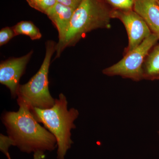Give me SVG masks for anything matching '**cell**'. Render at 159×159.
Returning a JSON list of instances; mask_svg holds the SVG:
<instances>
[{
	"label": "cell",
	"mask_w": 159,
	"mask_h": 159,
	"mask_svg": "<svg viewBox=\"0 0 159 159\" xmlns=\"http://www.w3.org/2000/svg\"><path fill=\"white\" fill-rule=\"evenodd\" d=\"M17 101L18 111L6 112L2 117L8 136L15 146L27 153L54 150L57 146L55 137L40 125L24 101Z\"/></svg>",
	"instance_id": "6da1fadb"
},
{
	"label": "cell",
	"mask_w": 159,
	"mask_h": 159,
	"mask_svg": "<svg viewBox=\"0 0 159 159\" xmlns=\"http://www.w3.org/2000/svg\"><path fill=\"white\" fill-rule=\"evenodd\" d=\"M111 11L104 0H82L74 11L65 39L57 44L56 58L66 48L75 45L88 32L110 28Z\"/></svg>",
	"instance_id": "7a4b0ae2"
},
{
	"label": "cell",
	"mask_w": 159,
	"mask_h": 159,
	"mask_svg": "<svg viewBox=\"0 0 159 159\" xmlns=\"http://www.w3.org/2000/svg\"><path fill=\"white\" fill-rule=\"evenodd\" d=\"M67 104L65 96L61 93L51 108H34L31 110L37 122L43 123L56 138L58 159H65L67 151L73 143L71 130L76 128L74 122L79 115L76 109L71 108L68 110Z\"/></svg>",
	"instance_id": "3957f363"
},
{
	"label": "cell",
	"mask_w": 159,
	"mask_h": 159,
	"mask_svg": "<svg viewBox=\"0 0 159 159\" xmlns=\"http://www.w3.org/2000/svg\"><path fill=\"white\" fill-rule=\"evenodd\" d=\"M57 44L53 41L47 42L45 56L39 70L29 82L19 86L17 99L24 101L30 110L34 108H51L55 103V99L49 90L48 73L51 57L56 51Z\"/></svg>",
	"instance_id": "277c9868"
},
{
	"label": "cell",
	"mask_w": 159,
	"mask_h": 159,
	"mask_svg": "<svg viewBox=\"0 0 159 159\" xmlns=\"http://www.w3.org/2000/svg\"><path fill=\"white\" fill-rule=\"evenodd\" d=\"M159 39L157 35L152 33L139 46L132 51L125 53L119 62L102 70L108 76H121L134 81L144 79L143 66L151 49Z\"/></svg>",
	"instance_id": "5b68a950"
},
{
	"label": "cell",
	"mask_w": 159,
	"mask_h": 159,
	"mask_svg": "<svg viewBox=\"0 0 159 159\" xmlns=\"http://www.w3.org/2000/svg\"><path fill=\"white\" fill-rule=\"evenodd\" d=\"M111 17L121 21L127 31L129 43L125 53L135 48L152 33L145 21L134 9H112Z\"/></svg>",
	"instance_id": "8992f818"
},
{
	"label": "cell",
	"mask_w": 159,
	"mask_h": 159,
	"mask_svg": "<svg viewBox=\"0 0 159 159\" xmlns=\"http://www.w3.org/2000/svg\"><path fill=\"white\" fill-rule=\"evenodd\" d=\"M33 52L31 51L22 57L11 58L1 63L0 83L10 90L13 98L17 97L20 79Z\"/></svg>",
	"instance_id": "52a82bcc"
},
{
	"label": "cell",
	"mask_w": 159,
	"mask_h": 159,
	"mask_svg": "<svg viewBox=\"0 0 159 159\" xmlns=\"http://www.w3.org/2000/svg\"><path fill=\"white\" fill-rule=\"evenodd\" d=\"M75 10L71 7L57 2L47 12L46 15L58 31L59 41L57 44L62 43L65 39Z\"/></svg>",
	"instance_id": "ba28073f"
},
{
	"label": "cell",
	"mask_w": 159,
	"mask_h": 159,
	"mask_svg": "<svg viewBox=\"0 0 159 159\" xmlns=\"http://www.w3.org/2000/svg\"><path fill=\"white\" fill-rule=\"evenodd\" d=\"M134 10L145 21L152 33L159 37V0H135Z\"/></svg>",
	"instance_id": "9c48e42d"
},
{
	"label": "cell",
	"mask_w": 159,
	"mask_h": 159,
	"mask_svg": "<svg viewBox=\"0 0 159 159\" xmlns=\"http://www.w3.org/2000/svg\"><path fill=\"white\" fill-rule=\"evenodd\" d=\"M144 79H159V45L156 47L146 57L143 66Z\"/></svg>",
	"instance_id": "30bf717a"
},
{
	"label": "cell",
	"mask_w": 159,
	"mask_h": 159,
	"mask_svg": "<svg viewBox=\"0 0 159 159\" xmlns=\"http://www.w3.org/2000/svg\"><path fill=\"white\" fill-rule=\"evenodd\" d=\"M12 28L16 35H27L33 40L40 39L42 36L39 29L33 23L29 21H22Z\"/></svg>",
	"instance_id": "8fae6325"
},
{
	"label": "cell",
	"mask_w": 159,
	"mask_h": 159,
	"mask_svg": "<svg viewBox=\"0 0 159 159\" xmlns=\"http://www.w3.org/2000/svg\"><path fill=\"white\" fill-rule=\"evenodd\" d=\"M29 6L35 10L47 14L49 9L57 3L56 0H26Z\"/></svg>",
	"instance_id": "7c38bea8"
},
{
	"label": "cell",
	"mask_w": 159,
	"mask_h": 159,
	"mask_svg": "<svg viewBox=\"0 0 159 159\" xmlns=\"http://www.w3.org/2000/svg\"><path fill=\"white\" fill-rule=\"evenodd\" d=\"M114 9L128 10L134 9L135 0H104Z\"/></svg>",
	"instance_id": "4fadbf2b"
},
{
	"label": "cell",
	"mask_w": 159,
	"mask_h": 159,
	"mask_svg": "<svg viewBox=\"0 0 159 159\" xmlns=\"http://www.w3.org/2000/svg\"><path fill=\"white\" fill-rule=\"evenodd\" d=\"M11 145L15 146L14 141L9 136H7L1 134L0 135V149L8 159H11L9 152V147Z\"/></svg>",
	"instance_id": "5bb4252c"
},
{
	"label": "cell",
	"mask_w": 159,
	"mask_h": 159,
	"mask_svg": "<svg viewBox=\"0 0 159 159\" xmlns=\"http://www.w3.org/2000/svg\"><path fill=\"white\" fill-rule=\"evenodd\" d=\"M16 36L13 28L6 27L0 31V46H2Z\"/></svg>",
	"instance_id": "9a60e30c"
},
{
	"label": "cell",
	"mask_w": 159,
	"mask_h": 159,
	"mask_svg": "<svg viewBox=\"0 0 159 159\" xmlns=\"http://www.w3.org/2000/svg\"><path fill=\"white\" fill-rule=\"evenodd\" d=\"M57 2L76 9L79 6L82 0H56Z\"/></svg>",
	"instance_id": "2e32d148"
},
{
	"label": "cell",
	"mask_w": 159,
	"mask_h": 159,
	"mask_svg": "<svg viewBox=\"0 0 159 159\" xmlns=\"http://www.w3.org/2000/svg\"><path fill=\"white\" fill-rule=\"evenodd\" d=\"M44 152H38L34 153V159H42L44 157Z\"/></svg>",
	"instance_id": "e0dca14e"
},
{
	"label": "cell",
	"mask_w": 159,
	"mask_h": 159,
	"mask_svg": "<svg viewBox=\"0 0 159 159\" xmlns=\"http://www.w3.org/2000/svg\"><path fill=\"white\" fill-rule=\"evenodd\" d=\"M158 134H159V131H158Z\"/></svg>",
	"instance_id": "ac0fdd59"
},
{
	"label": "cell",
	"mask_w": 159,
	"mask_h": 159,
	"mask_svg": "<svg viewBox=\"0 0 159 159\" xmlns=\"http://www.w3.org/2000/svg\"></svg>",
	"instance_id": "d6986e66"
}]
</instances>
